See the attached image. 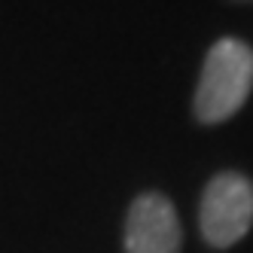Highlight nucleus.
<instances>
[{
  "label": "nucleus",
  "mask_w": 253,
  "mask_h": 253,
  "mask_svg": "<svg viewBox=\"0 0 253 253\" xmlns=\"http://www.w3.org/2000/svg\"><path fill=\"white\" fill-rule=\"evenodd\" d=\"M253 88V49L241 40L213 43L195 88V116L213 125L226 122L244 107Z\"/></svg>",
  "instance_id": "obj_1"
},
{
  "label": "nucleus",
  "mask_w": 253,
  "mask_h": 253,
  "mask_svg": "<svg viewBox=\"0 0 253 253\" xmlns=\"http://www.w3.org/2000/svg\"><path fill=\"white\" fill-rule=\"evenodd\" d=\"M183 232H180L177 211L165 195L143 192L128 208L125 220V250L128 253H180Z\"/></svg>",
  "instance_id": "obj_3"
},
{
  "label": "nucleus",
  "mask_w": 253,
  "mask_h": 253,
  "mask_svg": "<svg viewBox=\"0 0 253 253\" xmlns=\"http://www.w3.org/2000/svg\"><path fill=\"white\" fill-rule=\"evenodd\" d=\"M198 223L211 247H232L241 241L253 226V183L235 171L216 174L205 186Z\"/></svg>",
  "instance_id": "obj_2"
}]
</instances>
